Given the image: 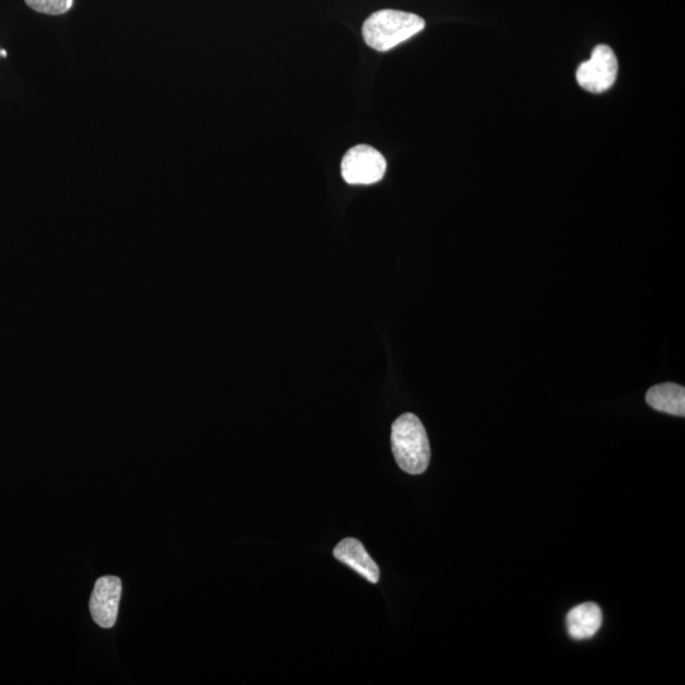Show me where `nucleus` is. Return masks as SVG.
<instances>
[{
	"mask_svg": "<svg viewBox=\"0 0 685 685\" xmlns=\"http://www.w3.org/2000/svg\"><path fill=\"white\" fill-rule=\"evenodd\" d=\"M121 594V579L116 578V576H103L97 580L89 608H91L93 621L99 627L112 628L115 626Z\"/></svg>",
	"mask_w": 685,
	"mask_h": 685,
	"instance_id": "5",
	"label": "nucleus"
},
{
	"mask_svg": "<svg viewBox=\"0 0 685 685\" xmlns=\"http://www.w3.org/2000/svg\"><path fill=\"white\" fill-rule=\"evenodd\" d=\"M0 51H2V49H0Z\"/></svg>",
	"mask_w": 685,
	"mask_h": 685,
	"instance_id": "11",
	"label": "nucleus"
},
{
	"mask_svg": "<svg viewBox=\"0 0 685 685\" xmlns=\"http://www.w3.org/2000/svg\"><path fill=\"white\" fill-rule=\"evenodd\" d=\"M7 55H8V53L6 50L0 51V58H7Z\"/></svg>",
	"mask_w": 685,
	"mask_h": 685,
	"instance_id": "10",
	"label": "nucleus"
},
{
	"mask_svg": "<svg viewBox=\"0 0 685 685\" xmlns=\"http://www.w3.org/2000/svg\"><path fill=\"white\" fill-rule=\"evenodd\" d=\"M334 556L344 565L357 571L359 575L372 584L379 583L380 569L372 557L367 554L365 546L356 538H346L334 548Z\"/></svg>",
	"mask_w": 685,
	"mask_h": 685,
	"instance_id": "6",
	"label": "nucleus"
},
{
	"mask_svg": "<svg viewBox=\"0 0 685 685\" xmlns=\"http://www.w3.org/2000/svg\"><path fill=\"white\" fill-rule=\"evenodd\" d=\"M387 163L379 150L368 145L349 149L342 160V177L348 184L380 182L386 173Z\"/></svg>",
	"mask_w": 685,
	"mask_h": 685,
	"instance_id": "3",
	"label": "nucleus"
},
{
	"mask_svg": "<svg viewBox=\"0 0 685 685\" xmlns=\"http://www.w3.org/2000/svg\"><path fill=\"white\" fill-rule=\"evenodd\" d=\"M392 453L401 470L410 475L427 471L431 446L425 428L417 415L406 413L392 424Z\"/></svg>",
	"mask_w": 685,
	"mask_h": 685,
	"instance_id": "1",
	"label": "nucleus"
},
{
	"mask_svg": "<svg viewBox=\"0 0 685 685\" xmlns=\"http://www.w3.org/2000/svg\"><path fill=\"white\" fill-rule=\"evenodd\" d=\"M425 21L417 14L384 9L371 14L363 23L362 33L366 44L377 51H389L418 35Z\"/></svg>",
	"mask_w": 685,
	"mask_h": 685,
	"instance_id": "2",
	"label": "nucleus"
},
{
	"mask_svg": "<svg viewBox=\"0 0 685 685\" xmlns=\"http://www.w3.org/2000/svg\"><path fill=\"white\" fill-rule=\"evenodd\" d=\"M647 404L663 413L684 417L685 389L677 384H661L651 387L646 394Z\"/></svg>",
	"mask_w": 685,
	"mask_h": 685,
	"instance_id": "8",
	"label": "nucleus"
},
{
	"mask_svg": "<svg viewBox=\"0 0 685 685\" xmlns=\"http://www.w3.org/2000/svg\"><path fill=\"white\" fill-rule=\"evenodd\" d=\"M618 74V61L611 47L598 45L592 58L581 64L576 80L581 88L590 93H604L612 88Z\"/></svg>",
	"mask_w": 685,
	"mask_h": 685,
	"instance_id": "4",
	"label": "nucleus"
},
{
	"mask_svg": "<svg viewBox=\"0 0 685 685\" xmlns=\"http://www.w3.org/2000/svg\"><path fill=\"white\" fill-rule=\"evenodd\" d=\"M28 7L47 16H63L74 6V0H25Z\"/></svg>",
	"mask_w": 685,
	"mask_h": 685,
	"instance_id": "9",
	"label": "nucleus"
},
{
	"mask_svg": "<svg viewBox=\"0 0 685 685\" xmlns=\"http://www.w3.org/2000/svg\"><path fill=\"white\" fill-rule=\"evenodd\" d=\"M603 616L601 608L593 602L583 603L571 609L566 617L568 632L574 640H588L599 631Z\"/></svg>",
	"mask_w": 685,
	"mask_h": 685,
	"instance_id": "7",
	"label": "nucleus"
}]
</instances>
